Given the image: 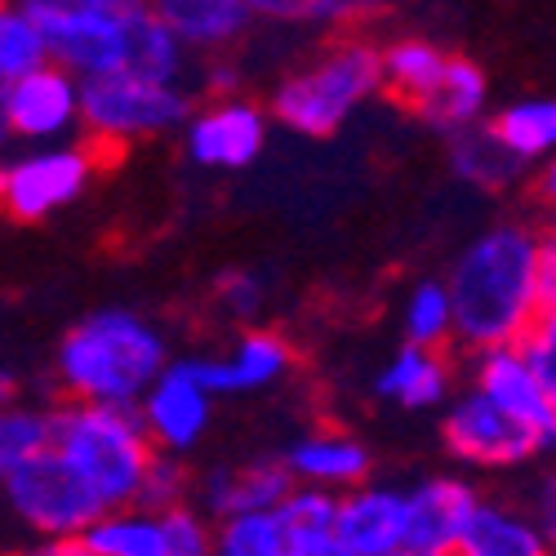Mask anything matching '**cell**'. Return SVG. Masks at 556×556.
<instances>
[{
	"label": "cell",
	"mask_w": 556,
	"mask_h": 556,
	"mask_svg": "<svg viewBox=\"0 0 556 556\" xmlns=\"http://www.w3.org/2000/svg\"><path fill=\"white\" fill-rule=\"evenodd\" d=\"M441 286L463 348H513L534 320L556 316V241L534 223H494L463 245Z\"/></svg>",
	"instance_id": "cell-1"
},
{
	"label": "cell",
	"mask_w": 556,
	"mask_h": 556,
	"mask_svg": "<svg viewBox=\"0 0 556 556\" xmlns=\"http://www.w3.org/2000/svg\"><path fill=\"white\" fill-rule=\"evenodd\" d=\"M40 27L50 63L76 80L148 76L182 85L188 54L156 23L152 0H18Z\"/></svg>",
	"instance_id": "cell-2"
},
{
	"label": "cell",
	"mask_w": 556,
	"mask_h": 556,
	"mask_svg": "<svg viewBox=\"0 0 556 556\" xmlns=\"http://www.w3.org/2000/svg\"><path fill=\"white\" fill-rule=\"evenodd\" d=\"M169 365L165 334L129 307H103L63 334L54 379L72 405L134 409Z\"/></svg>",
	"instance_id": "cell-3"
},
{
	"label": "cell",
	"mask_w": 556,
	"mask_h": 556,
	"mask_svg": "<svg viewBox=\"0 0 556 556\" xmlns=\"http://www.w3.org/2000/svg\"><path fill=\"white\" fill-rule=\"evenodd\" d=\"M50 450L85 481L103 513L138 507V490L152 468V441L134 409L63 405L50 409Z\"/></svg>",
	"instance_id": "cell-4"
},
{
	"label": "cell",
	"mask_w": 556,
	"mask_h": 556,
	"mask_svg": "<svg viewBox=\"0 0 556 556\" xmlns=\"http://www.w3.org/2000/svg\"><path fill=\"white\" fill-rule=\"evenodd\" d=\"M379 89H383L379 45L361 36H339L303 67L276 80L267 121H281L303 138H326L343 129L356 116V108H365Z\"/></svg>",
	"instance_id": "cell-5"
},
{
	"label": "cell",
	"mask_w": 556,
	"mask_h": 556,
	"mask_svg": "<svg viewBox=\"0 0 556 556\" xmlns=\"http://www.w3.org/2000/svg\"><path fill=\"white\" fill-rule=\"evenodd\" d=\"M192 116L188 85L148 76H94L80 80V134L89 148L116 152L143 138L182 129Z\"/></svg>",
	"instance_id": "cell-6"
},
{
	"label": "cell",
	"mask_w": 556,
	"mask_h": 556,
	"mask_svg": "<svg viewBox=\"0 0 556 556\" xmlns=\"http://www.w3.org/2000/svg\"><path fill=\"white\" fill-rule=\"evenodd\" d=\"M99 156L103 152L89 148L85 138L5 156L0 161V214L14 223H40L67 210L89 192V182L99 174Z\"/></svg>",
	"instance_id": "cell-7"
},
{
	"label": "cell",
	"mask_w": 556,
	"mask_h": 556,
	"mask_svg": "<svg viewBox=\"0 0 556 556\" xmlns=\"http://www.w3.org/2000/svg\"><path fill=\"white\" fill-rule=\"evenodd\" d=\"M5 498L36 539H80L99 517H108L99 498L85 490V481L54 450H45L27 468H18L5 481Z\"/></svg>",
	"instance_id": "cell-8"
},
{
	"label": "cell",
	"mask_w": 556,
	"mask_h": 556,
	"mask_svg": "<svg viewBox=\"0 0 556 556\" xmlns=\"http://www.w3.org/2000/svg\"><path fill=\"white\" fill-rule=\"evenodd\" d=\"M134 414L156 454L182 458L188 450L201 445V437L214 419V396L201 388L188 361H169L152 379V388L143 392V401L134 405Z\"/></svg>",
	"instance_id": "cell-9"
},
{
	"label": "cell",
	"mask_w": 556,
	"mask_h": 556,
	"mask_svg": "<svg viewBox=\"0 0 556 556\" xmlns=\"http://www.w3.org/2000/svg\"><path fill=\"white\" fill-rule=\"evenodd\" d=\"M441 437L454 458L472 463V468H490V472L517 468V463H530L534 454H543L534 432H526L507 414H498L481 392H463L450 401Z\"/></svg>",
	"instance_id": "cell-10"
},
{
	"label": "cell",
	"mask_w": 556,
	"mask_h": 556,
	"mask_svg": "<svg viewBox=\"0 0 556 556\" xmlns=\"http://www.w3.org/2000/svg\"><path fill=\"white\" fill-rule=\"evenodd\" d=\"M188 156L201 169H250L267 148V108L254 99H214L201 112L192 108L188 125Z\"/></svg>",
	"instance_id": "cell-11"
},
{
	"label": "cell",
	"mask_w": 556,
	"mask_h": 556,
	"mask_svg": "<svg viewBox=\"0 0 556 556\" xmlns=\"http://www.w3.org/2000/svg\"><path fill=\"white\" fill-rule=\"evenodd\" d=\"M5 112L14 138L31 148L45 143H67L72 134H80V80L54 63H45L14 85H5Z\"/></svg>",
	"instance_id": "cell-12"
},
{
	"label": "cell",
	"mask_w": 556,
	"mask_h": 556,
	"mask_svg": "<svg viewBox=\"0 0 556 556\" xmlns=\"http://www.w3.org/2000/svg\"><path fill=\"white\" fill-rule=\"evenodd\" d=\"M472 392H481L498 414L534 432L543 454L556 441V392L534 379V369L517 356V348H485L472 365Z\"/></svg>",
	"instance_id": "cell-13"
},
{
	"label": "cell",
	"mask_w": 556,
	"mask_h": 556,
	"mask_svg": "<svg viewBox=\"0 0 556 556\" xmlns=\"http://www.w3.org/2000/svg\"><path fill=\"white\" fill-rule=\"evenodd\" d=\"M188 365L210 396H245L281 383L294 369V348L286 343V334L245 326V334L223 356H188Z\"/></svg>",
	"instance_id": "cell-14"
},
{
	"label": "cell",
	"mask_w": 556,
	"mask_h": 556,
	"mask_svg": "<svg viewBox=\"0 0 556 556\" xmlns=\"http://www.w3.org/2000/svg\"><path fill=\"white\" fill-rule=\"evenodd\" d=\"M481 494L463 477H428L405 490V547L424 556H454Z\"/></svg>",
	"instance_id": "cell-15"
},
{
	"label": "cell",
	"mask_w": 556,
	"mask_h": 556,
	"mask_svg": "<svg viewBox=\"0 0 556 556\" xmlns=\"http://www.w3.org/2000/svg\"><path fill=\"white\" fill-rule=\"evenodd\" d=\"M334 543L348 556H388L405 547V490L392 485H352L334 498Z\"/></svg>",
	"instance_id": "cell-16"
},
{
	"label": "cell",
	"mask_w": 556,
	"mask_h": 556,
	"mask_svg": "<svg viewBox=\"0 0 556 556\" xmlns=\"http://www.w3.org/2000/svg\"><path fill=\"white\" fill-rule=\"evenodd\" d=\"M294 490V477L286 472L281 458H250L237 468H210L192 481V507L214 526L237 513H271L276 503Z\"/></svg>",
	"instance_id": "cell-17"
},
{
	"label": "cell",
	"mask_w": 556,
	"mask_h": 556,
	"mask_svg": "<svg viewBox=\"0 0 556 556\" xmlns=\"http://www.w3.org/2000/svg\"><path fill=\"white\" fill-rule=\"evenodd\" d=\"M152 14L182 54L205 59H227L254 27L245 0H152Z\"/></svg>",
	"instance_id": "cell-18"
},
{
	"label": "cell",
	"mask_w": 556,
	"mask_h": 556,
	"mask_svg": "<svg viewBox=\"0 0 556 556\" xmlns=\"http://www.w3.org/2000/svg\"><path fill=\"white\" fill-rule=\"evenodd\" d=\"M281 463H286V472L294 477V485L330 490V494H343V490H352V485H361L369 477L365 441H356L352 432H339V428L303 432Z\"/></svg>",
	"instance_id": "cell-19"
},
{
	"label": "cell",
	"mask_w": 556,
	"mask_h": 556,
	"mask_svg": "<svg viewBox=\"0 0 556 556\" xmlns=\"http://www.w3.org/2000/svg\"><path fill=\"white\" fill-rule=\"evenodd\" d=\"M454 556H552V530L517 503L481 498Z\"/></svg>",
	"instance_id": "cell-20"
},
{
	"label": "cell",
	"mask_w": 556,
	"mask_h": 556,
	"mask_svg": "<svg viewBox=\"0 0 556 556\" xmlns=\"http://www.w3.org/2000/svg\"><path fill=\"white\" fill-rule=\"evenodd\" d=\"M454 388V361L450 352L437 348H401L379 375H375V392L401 409H432L450 396Z\"/></svg>",
	"instance_id": "cell-21"
},
{
	"label": "cell",
	"mask_w": 556,
	"mask_h": 556,
	"mask_svg": "<svg viewBox=\"0 0 556 556\" xmlns=\"http://www.w3.org/2000/svg\"><path fill=\"white\" fill-rule=\"evenodd\" d=\"M485 108H490V80H485V72L472 59H454L450 54L437 89L414 112H419L432 129H441L450 138L458 129L481 125L485 121Z\"/></svg>",
	"instance_id": "cell-22"
},
{
	"label": "cell",
	"mask_w": 556,
	"mask_h": 556,
	"mask_svg": "<svg viewBox=\"0 0 556 556\" xmlns=\"http://www.w3.org/2000/svg\"><path fill=\"white\" fill-rule=\"evenodd\" d=\"M485 129L494 134V143L521 161L526 169L530 165H543L552 161V148H556V103L534 94V99H517L507 103L494 121H485Z\"/></svg>",
	"instance_id": "cell-23"
},
{
	"label": "cell",
	"mask_w": 556,
	"mask_h": 556,
	"mask_svg": "<svg viewBox=\"0 0 556 556\" xmlns=\"http://www.w3.org/2000/svg\"><path fill=\"white\" fill-rule=\"evenodd\" d=\"M445 50L424 36H401L392 45H379V72H383V89H392V94L405 103V108H419L441 72H445Z\"/></svg>",
	"instance_id": "cell-24"
},
{
	"label": "cell",
	"mask_w": 556,
	"mask_h": 556,
	"mask_svg": "<svg viewBox=\"0 0 556 556\" xmlns=\"http://www.w3.org/2000/svg\"><path fill=\"white\" fill-rule=\"evenodd\" d=\"M450 169L477 192H507V188H517V182L526 178V165L513 161L494 143V134L485 129V121L472 125V129L450 134Z\"/></svg>",
	"instance_id": "cell-25"
},
{
	"label": "cell",
	"mask_w": 556,
	"mask_h": 556,
	"mask_svg": "<svg viewBox=\"0 0 556 556\" xmlns=\"http://www.w3.org/2000/svg\"><path fill=\"white\" fill-rule=\"evenodd\" d=\"M80 543L89 556H169L161 513H143V507H121V513L99 517L80 534Z\"/></svg>",
	"instance_id": "cell-26"
},
{
	"label": "cell",
	"mask_w": 556,
	"mask_h": 556,
	"mask_svg": "<svg viewBox=\"0 0 556 556\" xmlns=\"http://www.w3.org/2000/svg\"><path fill=\"white\" fill-rule=\"evenodd\" d=\"M392 0H245L254 23L276 27H352L379 18Z\"/></svg>",
	"instance_id": "cell-27"
},
{
	"label": "cell",
	"mask_w": 556,
	"mask_h": 556,
	"mask_svg": "<svg viewBox=\"0 0 556 556\" xmlns=\"http://www.w3.org/2000/svg\"><path fill=\"white\" fill-rule=\"evenodd\" d=\"M45 450H50V409H31L18 401L0 409V485Z\"/></svg>",
	"instance_id": "cell-28"
},
{
	"label": "cell",
	"mask_w": 556,
	"mask_h": 556,
	"mask_svg": "<svg viewBox=\"0 0 556 556\" xmlns=\"http://www.w3.org/2000/svg\"><path fill=\"white\" fill-rule=\"evenodd\" d=\"M50 63L40 27L23 14L18 0H0V85H14L18 76Z\"/></svg>",
	"instance_id": "cell-29"
},
{
	"label": "cell",
	"mask_w": 556,
	"mask_h": 556,
	"mask_svg": "<svg viewBox=\"0 0 556 556\" xmlns=\"http://www.w3.org/2000/svg\"><path fill=\"white\" fill-rule=\"evenodd\" d=\"M401 330H405L409 348L445 352V343L454 339V316H450V294L441 281H419L409 290V299L401 307Z\"/></svg>",
	"instance_id": "cell-30"
},
{
	"label": "cell",
	"mask_w": 556,
	"mask_h": 556,
	"mask_svg": "<svg viewBox=\"0 0 556 556\" xmlns=\"http://www.w3.org/2000/svg\"><path fill=\"white\" fill-rule=\"evenodd\" d=\"M286 526L276 513H237L214 521V556H286Z\"/></svg>",
	"instance_id": "cell-31"
},
{
	"label": "cell",
	"mask_w": 556,
	"mask_h": 556,
	"mask_svg": "<svg viewBox=\"0 0 556 556\" xmlns=\"http://www.w3.org/2000/svg\"><path fill=\"white\" fill-rule=\"evenodd\" d=\"M334 498L339 494H330V490L294 485L271 513L286 526V539H316V534H330V526H334Z\"/></svg>",
	"instance_id": "cell-32"
},
{
	"label": "cell",
	"mask_w": 556,
	"mask_h": 556,
	"mask_svg": "<svg viewBox=\"0 0 556 556\" xmlns=\"http://www.w3.org/2000/svg\"><path fill=\"white\" fill-rule=\"evenodd\" d=\"M192 498V477L174 454H152V468L143 477V490H138V507L143 513H169V507H182Z\"/></svg>",
	"instance_id": "cell-33"
},
{
	"label": "cell",
	"mask_w": 556,
	"mask_h": 556,
	"mask_svg": "<svg viewBox=\"0 0 556 556\" xmlns=\"http://www.w3.org/2000/svg\"><path fill=\"white\" fill-rule=\"evenodd\" d=\"M161 526H165L169 556H214V526L197 513L192 503L161 513Z\"/></svg>",
	"instance_id": "cell-34"
},
{
	"label": "cell",
	"mask_w": 556,
	"mask_h": 556,
	"mask_svg": "<svg viewBox=\"0 0 556 556\" xmlns=\"http://www.w3.org/2000/svg\"><path fill=\"white\" fill-rule=\"evenodd\" d=\"M218 307L231 316V320H241V326H250V320H258V312L267 307V281L258 271H227L218 290H214Z\"/></svg>",
	"instance_id": "cell-35"
},
{
	"label": "cell",
	"mask_w": 556,
	"mask_h": 556,
	"mask_svg": "<svg viewBox=\"0 0 556 556\" xmlns=\"http://www.w3.org/2000/svg\"><path fill=\"white\" fill-rule=\"evenodd\" d=\"M513 348H517V356L534 369V379L556 392V316L534 320V326H530Z\"/></svg>",
	"instance_id": "cell-36"
},
{
	"label": "cell",
	"mask_w": 556,
	"mask_h": 556,
	"mask_svg": "<svg viewBox=\"0 0 556 556\" xmlns=\"http://www.w3.org/2000/svg\"><path fill=\"white\" fill-rule=\"evenodd\" d=\"M10 556H89V547L80 539H36L31 547H18Z\"/></svg>",
	"instance_id": "cell-37"
},
{
	"label": "cell",
	"mask_w": 556,
	"mask_h": 556,
	"mask_svg": "<svg viewBox=\"0 0 556 556\" xmlns=\"http://www.w3.org/2000/svg\"><path fill=\"white\" fill-rule=\"evenodd\" d=\"M205 85L214 89L218 99H231V89L241 85V67H237V63H227V59H214V63L205 67Z\"/></svg>",
	"instance_id": "cell-38"
},
{
	"label": "cell",
	"mask_w": 556,
	"mask_h": 556,
	"mask_svg": "<svg viewBox=\"0 0 556 556\" xmlns=\"http://www.w3.org/2000/svg\"><path fill=\"white\" fill-rule=\"evenodd\" d=\"M286 556H348V552L334 543V534H316V539H290Z\"/></svg>",
	"instance_id": "cell-39"
},
{
	"label": "cell",
	"mask_w": 556,
	"mask_h": 556,
	"mask_svg": "<svg viewBox=\"0 0 556 556\" xmlns=\"http://www.w3.org/2000/svg\"><path fill=\"white\" fill-rule=\"evenodd\" d=\"M10 143H14V129H10V112H5V85H0V161L10 156Z\"/></svg>",
	"instance_id": "cell-40"
},
{
	"label": "cell",
	"mask_w": 556,
	"mask_h": 556,
	"mask_svg": "<svg viewBox=\"0 0 556 556\" xmlns=\"http://www.w3.org/2000/svg\"><path fill=\"white\" fill-rule=\"evenodd\" d=\"M14 401H18V379H14V369L0 365V409L14 405Z\"/></svg>",
	"instance_id": "cell-41"
},
{
	"label": "cell",
	"mask_w": 556,
	"mask_h": 556,
	"mask_svg": "<svg viewBox=\"0 0 556 556\" xmlns=\"http://www.w3.org/2000/svg\"><path fill=\"white\" fill-rule=\"evenodd\" d=\"M388 556H424V552H409V547H396V552H388Z\"/></svg>",
	"instance_id": "cell-42"
}]
</instances>
